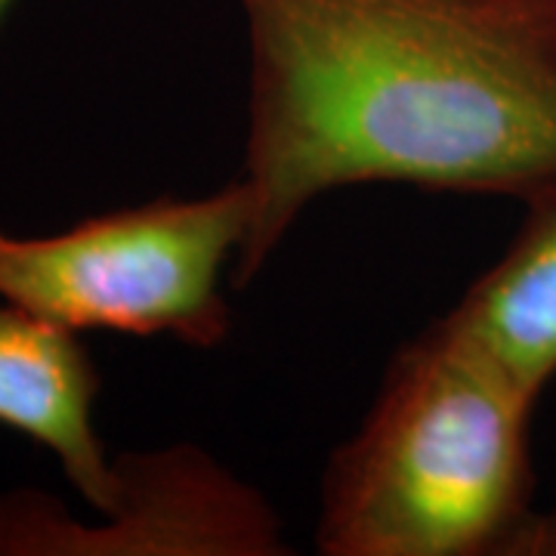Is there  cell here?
Returning <instances> with one entry per match:
<instances>
[{
	"instance_id": "6da1fadb",
	"label": "cell",
	"mask_w": 556,
	"mask_h": 556,
	"mask_svg": "<svg viewBox=\"0 0 556 556\" xmlns=\"http://www.w3.org/2000/svg\"><path fill=\"white\" fill-rule=\"evenodd\" d=\"M248 35V288L362 182L526 199L556 177V0H236Z\"/></svg>"
},
{
	"instance_id": "7a4b0ae2",
	"label": "cell",
	"mask_w": 556,
	"mask_h": 556,
	"mask_svg": "<svg viewBox=\"0 0 556 556\" xmlns=\"http://www.w3.org/2000/svg\"><path fill=\"white\" fill-rule=\"evenodd\" d=\"M538 399L452 318L430 321L325 464L318 554H556V519L532 507Z\"/></svg>"
},
{
	"instance_id": "3957f363",
	"label": "cell",
	"mask_w": 556,
	"mask_h": 556,
	"mask_svg": "<svg viewBox=\"0 0 556 556\" xmlns=\"http://www.w3.org/2000/svg\"><path fill=\"white\" fill-rule=\"evenodd\" d=\"M244 229L248 195L236 177L211 195L146 201L56 236L0 232V300L72 331L214 350L232 331L223 281Z\"/></svg>"
},
{
	"instance_id": "277c9868",
	"label": "cell",
	"mask_w": 556,
	"mask_h": 556,
	"mask_svg": "<svg viewBox=\"0 0 556 556\" xmlns=\"http://www.w3.org/2000/svg\"><path fill=\"white\" fill-rule=\"evenodd\" d=\"M118 497L100 522L35 489L0 495V556H281L276 507L199 445L115 457Z\"/></svg>"
},
{
	"instance_id": "5b68a950",
	"label": "cell",
	"mask_w": 556,
	"mask_h": 556,
	"mask_svg": "<svg viewBox=\"0 0 556 556\" xmlns=\"http://www.w3.org/2000/svg\"><path fill=\"white\" fill-rule=\"evenodd\" d=\"M100 387L78 331L0 303V424L53 452L84 504L109 514L118 497V470L93 427Z\"/></svg>"
},
{
	"instance_id": "8992f818",
	"label": "cell",
	"mask_w": 556,
	"mask_h": 556,
	"mask_svg": "<svg viewBox=\"0 0 556 556\" xmlns=\"http://www.w3.org/2000/svg\"><path fill=\"white\" fill-rule=\"evenodd\" d=\"M522 204L507 251L464 291L448 318L541 396L556 378V177Z\"/></svg>"
},
{
	"instance_id": "52a82bcc",
	"label": "cell",
	"mask_w": 556,
	"mask_h": 556,
	"mask_svg": "<svg viewBox=\"0 0 556 556\" xmlns=\"http://www.w3.org/2000/svg\"><path fill=\"white\" fill-rule=\"evenodd\" d=\"M7 7H10V0H0V13H3Z\"/></svg>"
}]
</instances>
